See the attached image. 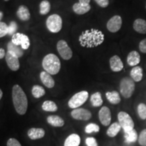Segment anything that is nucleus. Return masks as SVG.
Segmentation results:
<instances>
[{
    "label": "nucleus",
    "mask_w": 146,
    "mask_h": 146,
    "mask_svg": "<svg viewBox=\"0 0 146 146\" xmlns=\"http://www.w3.org/2000/svg\"><path fill=\"white\" fill-rule=\"evenodd\" d=\"M78 41L82 47L93 48L103 43L104 41V35L100 30L91 29L82 33L78 38Z\"/></svg>",
    "instance_id": "nucleus-1"
},
{
    "label": "nucleus",
    "mask_w": 146,
    "mask_h": 146,
    "mask_svg": "<svg viewBox=\"0 0 146 146\" xmlns=\"http://www.w3.org/2000/svg\"><path fill=\"white\" fill-rule=\"evenodd\" d=\"M12 100L18 114H25L28 108V100L25 93L18 85H15L12 88Z\"/></svg>",
    "instance_id": "nucleus-2"
},
{
    "label": "nucleus",
    "mask_w": 146,
    "mask_h": 146,
    "mask_svg": "<svg viewBox=\"0 0 146 146\" xmlns=\"http://www.w3.org/2000/svg\"><path fill=\"white\" fill-rule=\"evenodd\" d=\"M42 66L44 70L49 74H58L61 68V63L60 59L55 54H47L43 58Z\"/></svg>",
    "instance_id": "nucleus-3"
},
{
    "label": "nucleus",
    "mask_w": 146,
    "mask_h": 146,
    "mask_svg": "<svg viewBox=\"0 0 146 146\" xmlns=\"http://www.w3.org/2000/svg\"><path fill=\"white\" fill-rule=\"evenodd\" d=\"M135 89V81L131 77H124L120 82V92L125 98H130Z\"/></svg>",
    "instance_id": "nucleus-4"
},
{
    "label": "nucleus",
    "mask_w": 146,
    "mask_h": 146,
    "mask_svg": "<svg viewBox=\"0 0 146 146\" xmlns=\"http://www.w3.org/2000/svg\"><path fill=\"white\" fill-rule=\"evenodd\" d=\"M89 98V93L86 91H82L74 94L68 101V106L70 108L76 109L81 106L86 102Z\"/></svg>",
    "instance_id": "nucleus-5"
},
{
    "label": "nucleus",
    "mask_w": 146,
    "mask_h": 146,
    "mask_svg": "<svg viewBox=\"0 0 146 146\" xmlns=\"http://www.w3.org/2000/svg\"><path fill=\"white\" fill-rule=\"evenodd\" d=\"M118 123L125 132L134 129L135 124L131 116L126 112L121 111L118 114Z\"/></svg>",
    "instance_id": "nucleus-6"
},
{
    "label": "nucleus",
    "mask_w": 146,
    "mask_h": 146,
    "mask_svg": "<svg viewBox=\"0 0 146 146\" xmlns=\"http://www.w3.org/2000/svg\"><path fill=\"white\" fill-rule=\"evenodd\" d=\"M47 28L50 32L56 33L60 31L62 27V20L58 14L50 16L46 21Z\"/></svg>",
    "instance_id": "nucleus-7"
},
{
    "label": "nucleus",
    "mask_w": 146,
    "mask_h": 146,
    "mask_svg": "<svg viewBox=\"0 0 146 146\" xmlns=\"http://www.w3.org/2000/svg\"><path fill=\"white\" fill-rule=\"evenodd\" d=\"M57 50L62 58L65 60H70L72 56V52L70 47L64 40H60L57 43Z\"/></svg>",
    "instance_id": "nucleus-8"
},
{
    "label": "nucleus",
    "mask_w": 146,
    "mask_h": 146,
    "mask_svg": "<svg viewBox=\"0 0 146 146\" xmlns=\"http://www.w3.org/2000/svg\"><path fill=\"white\" fill-rule=\"evenodd\" d=\"M12 42L14 45L20 46L21 45L23 50H27L30 46V40L26 35L17 33L12 36Z\"/></svg>",
    "instance_id": "nucleus-9"
},
{
    "label": "nucleus",
    "mask_w": 146,
    "mask_h": 146,
    "mask_svg": "<svg viewBox=\"0 0 146 146\" xmlns=\"http://www.w3.org/2000/svg\"><path fill=\"white\" fill-rule=\"evenodd\" d=\"M123 20L120 16L116 15L112 17L107 23V29L110 32L116 33L121 29Z\"/></svg>",
    "instance_id": "nucleus-10"
},
{
    "label": "nucleus",
    "mask_w": 146,
    "mask_h": 146,
    "mask_svg": "<svg viewBox=\"0 0 146 146\" xmlns=\"http://www.w3.org/2000/svg\"><path fill=\"white\" fill-rule=\"evenodd\" d=\"M71 116L75 120H89L92 116L91 112L84 108H76L71 112Z\"/></svg>",
    "instance_id": "nucleus-11"
},
{
    "label": "nucleus",
    "mask_w": 146,
    "mask_h": 146,
    "mask_svg": "<svg viewBox=\"0 0 146 146\" xmlns=\"http://www.w3.org/2000/svg\"><path fill=\"white\" fill-rule=\"evenodd\" d=\"M100 121L104 126H108L111 123L112 116L110 110L106 106H103L99 111Z\"/></svg>",
    "instance_id": "nucleus-12"
},
{
    "label": "nucleus",
    "mask_w": 146,
    "mask_h": 146,
    "mask_svg": "<svg viewBox=\"0 0 146 146\" xmlns=\"http://www.w3.org/2000/svg\"><path fill=\"white\" fill-rule=\"evenodd\" d=\"M5 60L7 64L11 70L13 71L18 70L20 68L19 60L17 56L14 55L10 52H8L5 54Z\"/></svg>",
    "instance_id": "nucleus-13"
},
{
    "label": "nucleus",
    "mask_w": 146,
    "mask_h": 146,
    "mask_svg": "<svg viewBox=\"0 0 146 146\" xmlns=\"http://www.w3.org/2000/svg\"><path fill=\"white\" fill-rule=\"evenodd\" d=\"M110 66L113 72H120L123 69L124 65L121 59L118 56H114L110 59Z\"/></svg>",
    "instance_id": "nucleus-14"
},
{
    "label": "nucleus",
    "mask_w": 146,
    "mask_h": 146,
    "mask_svg": "<svg viewBox=\"0 0 146 146\" xmlns=\"http://www.w3.org/2000/svg\"><path fill=\"white\" fill-rule=\"evenodd\" d=\"M127 64L131 66H137L141 62V56L137 51H131L128 54L127 58Z\"/></svg>",
    "instance_id": "nucleus-15"
},
{
    "label": "nucleus",
    "mask_w": 146,
    "mask_h": 146,
    "mask_svg": "<svg viewBox=\"0 0 146 146\" xmlns=\"http://www.w3.org/2000/svg\"><path fill=\"white\" fill-rule=\"evenodd\" d=\"M27 134L31 139L36 140L43 138L45 136V132L44 129L41 128H31L28 131Z\"/></svg>",
    "instance_id": "nucleus-16"
},
{
    "label": "nucleus",
    "mask_w": 146,
    "mask_h": 146,
    "mask_svg": "<svg viewBox=\"0 0 146 146\" xmlns=\"http://www.w3.org/2000/svg\"><path fill=\"white\" fill-rule=\"evenodd\" d=\"M40 78H41L42 83L47 88H53L55 85V81L54 78L52 77L50 74L47 72L46 71L41 72L40 74Z\"/></svg>",
    "instance_id": "nucleus-17"
},
{
    "label": "nucleus",
    "mask_w": 146,
    "mask_h": 146,
    "mask_svg": "<svg viewBox=\"0 0 146 146\" xmlns=\"http://www.w3.org/2000/svg\"><path fill=\"white\" fill-rule=\"evenodd\" d=\"M133 29L140 34H146V21L142 18H137L133 25Z\"/></svg>",
    "instance_id": "nucleus-18"
},
{
    "label": "nucleus",
    "mask_w": 146,
    "mask_h": 146,
    "mask_svg": "<svg viewBox=\"0 0 146 146\" xmlns=\"http://www.w3.org/2000/svg\"><path fill=\"white\" fill-rule=\"evenodd\" d=\"M73 11L76 14L83 15V14L88 12L91 10V5L89 4H83L81 3H76L72 6Z\"/></svg>",
    "instance_id": "nucleus-19"
},
{
    "label": "nucleus",
    "mask_w": 146,
    "mask_h": 146,
    "mask_svg": "<svg viewBox=\"0 0 146 146\" xmlns=\"http://www.w3.org/2000/svg\"><path fill=\"white\" fill-rule=\"evenodd\" d=\"M130 76L131 78L135 82L141 81L143 76V68L141 66H138L133 67L130 72Z\"/></svg>",
    "instance_id": "nucleus-20"
},
{
    "label": "nucleus",
    "mask_w": 146,
    "mask_h": 146,
    "mask_svg": "<svg viewBox=\"0 0 146 146\" xmlns=\"http://www.w3.org/2000/svg\"><path fill=\"white\" fill-rule=\"evenodd\" d=\"M16 14H17L18 18L23 21H28L31 17V14L28 8L24 5H20L17 12H16Z\"/></svg>",
    "instance_id": "nucleus-21"
},
{
    "label": "nucleus",
    "mask_w": 146,
    "mask_h": 146,
    "mask_svg": "<svg viewBox=\"0 0 146 146\" xmlns=\"http://www.w3.org/2000/svg\"><path fill=\"white\" fill-rule=\"evenodd\" d=\"M47 121L50 125L55 127H61L64 125V120H63V118L56 115L49 116L47 118Z\"/></svg>",
    "instance_id": "nucleus-22"
},
{
    "label": "nucleus",
    "mask_w": 146,
    "mask_h": 146,
    "mask_svg": "<svg viewBox=\"0 0 146 146\" xmlns=\"http://www.w3.org/2000/svg\"><path fill=\"white\" fill-rule=\"evenodd\" d=\"M81 143V137L75 133H73L66 139L64 146H78Z\"/></svg>",
    "instance_id": "nucleus-23"
},
{
    "label": "nucleus",
    "mask_w": 146,
    "mask_h": 146,
    "mask_svg": "<svg viewBox=\"0 0 146 146\" xmlns=\"http://www.w3.org/2000/svg\"><path fill=\"white\" fill-rule=\"evenodd\" d=\"M106 97L107 100L110 104L114 105L118 104L121 101L120 99V95L118 94V91H108L106 94Z\"/></svg>",
    "instance_id": "nucleus-24"
},
{
    "label": "nucleus",
    "mask_w": 146,
    "mask_h": 146,
    "mask_svg": "<svg viewBox=\"0 0 146 146\" xmlns=\"http://www.w3.org/2000/svg\"><path fill=\"white\" fill-rule=\"evenodd\" d=\"M8 52H10L12 54L15 55L18 58L22 57L24 54L22 47L14 45L12 41L9 42L8 44Z\"/></svg>",
    "instance_id": "nucleus-25"
},
{
    "label": "nucleus",
    "mask_w": 146,
    "mask_h": 146,
    "mask_svg": "<svg viewBox=\"0 0 146 146\" xmlns=\"http://www.w3.org/2000/svg\"><path fill=\"white\" fill-rule=\"evenodd\" d=\"M122 128L120 127V124L118 123H114L110 126L108 129L106 134L110 137H114L118 135V133L120 132V129Z\"/></svg>",
    "instance_id": "nucleus-26"
},
{
    "label": "nucleus",
    "mask_w": 146,
    "mask_h": 146,
    "mask_svg": "<svg viewBox=\"0 0 146 146\" xmlns=\"http://www.w3.org/2000/svg\"><path fill=\"white\" fill-rule=\"evenodd\" d=\"M138 134L135 129L125 132V141L127 143H135L138 139Z\"/></svg>",
    "instance_id": "nucleus-27"
},
{
    "label": "nucleus",
    "mask_w": 146,
    "mask_h": 146,
    "mask_svg": "<svg viewBox=\"0 0 146 146\" xmlns=\"http://www.w3.org/2000/svg\"><path fill=\"white\" fill-rule=\"evenodd\" d=\"M90 101L94 107H100L103 104V100L102 98V94L100 92H96L91 95Z\"/></svg>",
    "instance_id": "nucleus-28"
},
{
    "label": "nucleus",
    "mask_w": 146,
    "mask_h": 146,
    "mask_svg": "<svg viewBox=\"0 0 146 146\" xmlns=\"http://www.w3.org/2000/svg\"><path fill=\"white\" fill-rule=\"evenodd\" d=\"M42 109L46 112H56L58 110V106L55 102L50 100H47L43 102Z\"/></svg>",
    "instance_id": "nucleus-29"
},
{
    "label": "nucleus",
    "mask_w": 146,
    "mask_h": 146,
    "mask_svg": "<svg viewBox=\"0 0 146 146\" xmlns=\"http://www.w3.org/2000/svg\"><path fill=\"white\" fill-rule=\"evenodd\" d=\"M51 5L47 0H43L40 3L39 5V12L42 15H45L50 11Z\"/></svg>",
    "instance_id": "nucleus-30"
},
{
    "label": "nucleus",
    "mask_w": 146,
    "mask_h": 146,
    "mask_svg": "<svg viewBox=\"0 0 146 146\" xmlns=\"http://www.w3.org/2000/svg\"><path fill=\"white\" fill-rule=\"evenodd\" d=\"M32 94L34 98H39L45 94V91L43 87L39 85H34L32 88Z\"/></svg>",
    "instance_id": "nucleus-31"
},
{
    "label": "nucleus",
    "mask_w": 146,
    "mask_h": 146,
    "mask_svg": "<svg viewBox=\"0 0 146 146\" xmlns=\"http://www.w3.org/2000/svg\"><path fill=\"white\" fill-rule=\"evenodd\" d=\"M137 113L139 116L142 120L146 119V105L143 103H141L137 106Z\"/></svg>",
    "instance_id": "nucleus-32"
},
{
    "label": "nucleus",
    "mask_w": 146,
    "mask_h": 146,
    "mask_svg": "<svg viewBox=\"0 0 146 146\" xmlns=\"http://www.w3.org/2000/svg\"><path fill=\"white\" fill-rule=\"evenodd\" d=\"M85 131L86 133H98L100 131V127L95 123H89L85 127Z\"/></svg>",
    "instance_id": "nucleus-33"
},
{
    "label": "nucleus",
    "mask_w": 146,
    "mask_h": 146,
    "mask_svg": "<svg viewBox=\"0 0 146 146\" xmlns=\"http://www.w3.org/2000/svg\"><path fill=\"white\" fill-rule=\"evenodd\" d=\"M138 142L140 145L146 146V129L142 130L139 135Z\"/></svg>",
    "instance_id": "nucleus-34"
},
{
    "label": "nucleus",
    "mask_w": 146,
    "mask_h": 146,
    "mask_svg": "<svg viewBox=\"0 0 146 146\" xmlns=\"http://www.w3.org/2000/svg\"><path fill=\"white\" fill-rule=\"evenodd\" d=\"M18 29V25L16 22L12 21L11 22L8 26V35L10 36H13L15 33L16 32Z\"/></svg>",
    "instance_id": "nucleus-35"
},
{
    "label": "nucleus",
    "mask_w": 146,
    "mask_h": 146,
    "mask_svg": "<svg viewBox=\"0 0 146 146\" xmlns=\"http://www.w3.org/2000/svg\"><path fill=\"white\" fill-rule=\"evenodd\" d=\"M8 26L5 23L0 22V38L8 35Z\"/></svg>",
    "instance_id": "nucleus-36"
},
{
    "label": "nucleus",
    "mask_w": 146,
    "mask_h": 146,
    "mask_svg": "<svg viewBox=\"0 0 146 146\" xmlns=\"http://www.w3.org/2000/svg\"><path fill=\"white\" fill-rule=\"evenodd\" d=\"M85 143L87 146H98L97 140L94 137H87L85 140Z\"/></svg>",
    "instance_id": "nucleus-37"
},
{
    "label": "nucleus",
    "mask_w": 146,
    "mask_h": 146,
    "mask_svg": "<svg viewBox=\"0 0 146 146\" xmlns=\"http://www.w3.org/2000/svg\"><path fill=\"white\" fill-rule=\"evenodd\" d=\"M7 146H22L20 142L14 138H10L7 142Z\"/></svg>",
    "instance_id": "nucleus-38"
},
{
    "label": "nucleus",
    "mask_w": 146,
    "mask_h": 146,
    "mask_svg": "<svg viewBox=\"0 0 146 146\" xmlns=\"http://www.w3.org/2000/svg\"><path fill=\"white\" fill-rule=\"evenodd\" d=\"M139 49L141 52L146 54V38L140 41L139 44Z\"/></svg>",
    "instance_id": "nucleus-39"
},
{
    "label": "nucleus",
    "mask_w": 146,
    "mask_h": 146,
    "mask_svg": "<svg viewBox=\"0 0 146 146\" xmlns=\"http://www.w3.org/2000/svg\"><path fill=\"white\" fill-rule=\"evenodd\" d=\"M95 1L102 8H106L109 5V0H95Z\"/></svg>",
    "instance_id": "nucleus-40"
},
{
    "label": "nucleus",
    "mask_w": 146,
    "mask_h": 146,
    "mask_svg": "<svg viewBox=\"0 0 146 146\" xmlns=\"http://www.w3.org/2000/svg\"><path fill=\"white\" fill-rule=\"evenodd\" d=\"M5 50L2 48H0V59H2L5 56Z\"/></svg>",
    "instance_id": "nucleus-41"
},
{
    "label": "nucleus",
    "mask_w": 146,
    "mask_h": 146,
    "mask_svg": "<svg viewBox=\"0 0 146 146\" xmlns=\"http://www.w3.org/2000/svg\"><path fill=\"white\" fill-rule=\"evenodd\" d=\"M91 0H79V3H83V4H89Z\"/></svg>",
    "instance_id": "nucleus-42"
},
{
    "label": "nucleus",
    "mask_w": 146,
    "mask_h": 146,
    "mask_svg": "<svg viewBox=\"0 0 146 146\" xmlns=\"http://www.w3.org/2000/svg\"><path fill=\"white\" fill-rule=\"evenodd\" d=\"M3 16V12H1V11H0V22H1V20L2 19Z\"/></svg>",
    "instance_id": "nucleus-43"
},
{
    "label": "nucleus",
    "mask_w": 146,
    "mask_h": 146,
    "mask_svg": "<svg viewBox=\"0 0 146 146\" xmlns=\"http://www.w3.org/2000/svg\"><path fill=\"white\" fill-rule=\"evenodd\" d=\"M2 96H3V92L1 90V89H0V100H1V98H2Z\"/></svg>",
    "instance_id": "nucleus-44"
},
{
    "label": "nucleus",
    "mask_w": 146,
    "mask_h": 146,
    "mask_svg": "<svg viewBox=\"0 0 146 146\" xmlns=\"http://www.w3.org/2000/svg\"><path fill=\"white\" fill-rule=\"evenodd\" d=\"M4 1H10V0H4Z\"/></svg>",
    "instance_id": "nucleus-45"
},
{
    "label": "nucleus",
    "mask_w": 146,
    "mask_h": 146,
    "mask_svg": "<svg viewBox=\"0 0 146 146\" xmlns=\"http://www.w3.org/2000/svg\"><path fill=\"white\" fill-rule=\"evenodd\" d=\"M145 8H146V5H145Z\"/></svg>",
    "instance_id": "nucleus-46"
}]
</instances>
